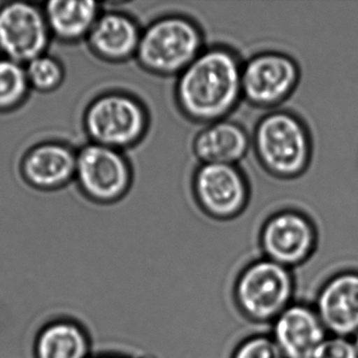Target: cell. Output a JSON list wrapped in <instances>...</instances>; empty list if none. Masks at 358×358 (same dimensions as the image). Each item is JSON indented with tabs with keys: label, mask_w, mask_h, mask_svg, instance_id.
<instances>
[{
	"label": "cell",
	"mask_w": 358,
	"mask_h": 358,
	"mask_svg": "<svg viewBox=\"0 0 358 358\" xmlns=\"http://www.w3.org/2000/svg\"><path fill=\"white\" fill-rule=\"evenodd\" d=\"M92 358H150L141 354L131 353L125 351H104L94 354Z\"/></svg>",
	"instance_id": "cell-22"
},
{
	"label": "cell",
	"mask_w": 358,
	"mask_h": 358,
	"mask_svg": "<svg viewBox=\"0 0 358 358\" xmlns=\"http://www.w3.org/2000/svg\"><path fill=\"white\" fill-rule=\"evenodd\" d=\"M285 358H314L329 333L313 303L295 301L270 324Z\"/></svg>",
	"instance_id": "cell-12"
},
{
	"label": "cell",
	"mask_w": 358,
	"mask_h": 358,
	"mask_svg": "<svg viewBox=\"0 0 358 358\" xmlns=\"http://www.w3.org/2000/svg\"><path fill=\"white\" fill-rule=\"evenodd\" d=\"M30 91L24 64L0 56V114L20 108Z\"/></svg>",
	"instance_id": "cell-18"
},
{
	"label": "cell",
	"mask_w": 358,
	"mask_h": 358,
	"mask_svg": "<svg viewBox=\"0 0 358 358\" xmlns=\"http://www.w3.org/2000/svg\"><path fill=\"white\" fill-rule=\"evenodd\" d=\"M150 114L141 100L124 92H108L85 110L83 125L92 143L124 152L139 144L150 129Z\"/></svg>",
	"instance_id": "cell-5"
},
{
	"label": "cell",
	"mask_w": 358,
	"mask_h": 358,
	"mask_svg": "<svg viewBox=\"0 0 358 358\" xmlns=\"http://www.w3.org/2000/svg\"><path fill=\"white\" fill-rule=\"evenodd\" d=\"M230 358H285L270 333H253L241 339Z\"/></svg>",
	"instance_id": "cell-20"
},
{
	"label": "cell",
	"mask_w": 358,
	"mask_h": 358,
	"mask_svg": "<svg viewBox=\"0 0 358 358\" xmlns=\"http://www.w3.org/2000/svg\"><path fill=\"white\" fill-rule=\"evenodd\" d=\"M94 354L89 327L66 314L45 320L37 329L31 345L32 358H92Z\"/></svg>",
	"instance_id": "cell-14"
},
{
	"label": "cell",
	"mask_w": 358,
	"mask_h": 358,
	"mask_svg": "<svg viewBox=\"0 0 358 358\" xmlns=\"http://www.w3.org/2000/svg\"><path fill=\"white\" fill-rule=\"evenodd\" d=\"M200 24L183 14H167L142 29L135 59L150 74L178 77L205 49Z\"/></svg>",
	"instance_id": "cell-4"
},
{
	"label": "cell",
	"mask_w": 358,
	"mask_h": 358,
	"mask_svg": "<svg viewBox=\"0 0 358 358\" xmlns=\"http://www.w3.org/2000/svg\"><path fill=\"white\" fill-rule=\"evenodd\" d=\"M259 246L262 257L294 270L315 255L317 227L309 215L299 209H280L264 221Z\"/></svg>",
	"instance_id": "cell-6"
},
{
	"label": "cell",
	"mask_w": 358,
	"mask_h": 358,
	"mask_svg": "<svg viewBox=\"0 0 358 358\" xmlns=\"http://www.w3.org/2000/svg\"><path fill=\"white\" fill-rule=\"evenodd\" d=\"M52 35L43 9L29 1L0 6V56L27 64L47 53Z\"/></svg>",
	"instance_id": "cell-10"
},
{
	"label": "cell",
	"mask_w": 358,
	"mask_h": 358,
	"mask_svg": "<svg viewBox=\"0 0 358 358\" xmlns=\"http://www.w3.org/2000/svg\"><path fill=\"white\" fill-rule=\"evenodd\" d=\"M77 152L58 141L41 142L28 150L20 163V173L35 189L53 192L75 180Z\"/></svg>",
	"instance_id": "cell-13"
},
{
	"label": "cell",
	"mask_w": 358,
	"mask_h": 358,
	"mask_svg": "<svg viewBox=\"0 0 358 358\" xmlns=\"http://www.w3.org/2000/svg\"><path fill=\"white\" fill-rule=\"evenodd\" d=\"M74 181L92 202L113 204L129 192L133 169L124 152L90 142L77 150Z\"/></svg>",
	"instance_id": "cell-7"
},
{
	"label": "cell",
	"mask_w": 358,
	"mask_h": 358,
	"mask_svg": "<svg viewBox=\"0 0 358 358\" xmlns=\"http://www.w3.org/2000/svg\"><path fill=\"white\" fill-rule=\"evenodd\" d=\"M142 29L135 18L123 12L101 13L87 41L92 53L110 64H121L136 57Z\"/></svg>",
	"instance_id": "cell-15"
},
{
	"label": "cell",
	"mask_w": 358,
	"mask_h": 358,
	"mask_svg": "<svg viewBox=\"0 0 358 358\" xmlns=\"http://www.w3.org/2000/svg\"><path fill=\"white\" fill-rule=\"evenodd\" d=\"M31 90L48 94L58 90L64 83L66 72L57 58L43 54L24 64Z\"/></svg>",
	"instance_id": "cell-19"
},
{
	"label": "cell",
	"mask_w": 358,
	"mask_h": 358,
	"mask_svg": "<svg viewBox=\"0 0 358 358\" xmlns=\"http://www.w3.org/2000/svg\"><path fill=\"white\" fill-rule=\"evenodd\" d=\"M52 37L64 43H76L91 33L101 14L95 1H49L43 8Z\"/></svg>",
	"instance_id": "cell-17"
},
{
	"label": "cell",
	"mask_w": 358,
	"mask_h": 358,
	"mask_svg": "<svg viewBox=\"0 0 358 358\" xmlns=\"http://www.w3.org/2000/svg\"><path fill=\"white\" fill-rule=\"evenodd\" d=\"M295 294L294 270L264 257L245 264L232 285V301L236 311L257 326H270L296 301Z\"/></svg>",
	"instance_id": "cell-3"
},
{
	"label": "cell",
	"mask_w": 358,
	"mask_h": 358,
	"mask_svg": "<svg viewBox=\"0 0 358 358\" xmlns=\"http://www.w3.org/2000/svg\"><path fill=\"white\" fill-rule=\"evenodd\" d=\"M352 339H353L354 345H355L356 350H357L358 353V332L356 333L355 335H354L353 337H352Z\"/></svg>",
	"instance_id": "cell-23"
},
{
	"label": "cell",
	"mask_w": 358,
	"mask_h": 358,
	"mask_svg": "<svg viewBox=\"0 0 358 358\" xmlns=\"http://www.w3.org/2000/svg\"><path fill=\"white\" fill-rule=\"evenodd\" d=\"M251 148L264 171L280 180H294L309 169L313 154L311 134L290 110L264 115L251 136Z\"/></svg>",
	"instance_id": "cell-2"
},
{
	"label": "cell",
	"mask_w": 358,
	"mask_h": 358,
	"mask_svg": "<svg viewBox=\"0 0 358 358\" xmlns=\"http://www.w3.org/2000/svg\"><path fill=\"white\" fill-rule=\"evenodd\" d=\"M301 69L291 56L259 52L243 62V100L255 108L276 110L294 93Z\"/></svg>",
	"instance_id": "cell-8"
},
{
	"label": "cell",
	"mask_w": 358,
	"mask_h": 358,
	"mask_svg": "<svg viewBox=\"0 0 358 358\" xmlns=\"http://www.w3.org/2000/svg\"><path fill=\"white\" fill-rule=\"evenodd\" d=\"M192 189L200 210L215 221L236 219L250 201L248 179L238 165H199L192 177Z\"/></svg>",
	"instance_id": "cell-9"
},
{
	"label": "cell",
	"mask_w": 358,
	"mask_h": 358,
	"mask_svg": "<svg viewBox=\"0 0 358 358\" xmlns=\"http://www.w3.org/2000/svg\"><path fill=\"white\" fill-rule=\"evenodd\" d=\"M243 62L229 45L205 48L176 81L175 101L184 118L202 125L227 119L243 100Z\"/></svg>",
	"instance_id": "cell-1"
},
{
	"label": "cell",
	"mask_w": 358,
	"mask_h": 358,
	"mask_svg": "<svg viewBox=\"0 0 358 358\" xmlns=\"http://www.w3.org/2000/svg\"><path fill=\"white\" fill-rule=\"evenodd\" d=\"M192 141V152L200 164L238 165L251 148V136L229 119L203 125Z\"/></svg>",
	"instance_id": "cell-16"
},
{
	"label": "cell",
	"mask_w": 358,
	"mask_h": 358,
	"mask_svg": "<svg viewBox=\"0 0 358 358\" xmlns=\"http://www.w3.org/2000/svg\"><path fill=\"white\" fill-rule=\"evenodd\" d=\"M329 334L353 337L358 332V268H343L318 287L313 303Z\"/></svg>",
	"instance_id": "cell-11"
},
{
	"label": "cell",
	"mask_w": 358,
	"mask_h": 358,
	"mask_svg": "<svg viewBox=\"0 0 358 358\" xmlns=\"http://www.w3.org/2000/svg\"><path fill=\"white\" fill-rule=\"evenodd\" d=\"M314 358H358L352 337L329 334Z\"/></svg>",
	"instance_id": "cell-21"
}]
</instances>
